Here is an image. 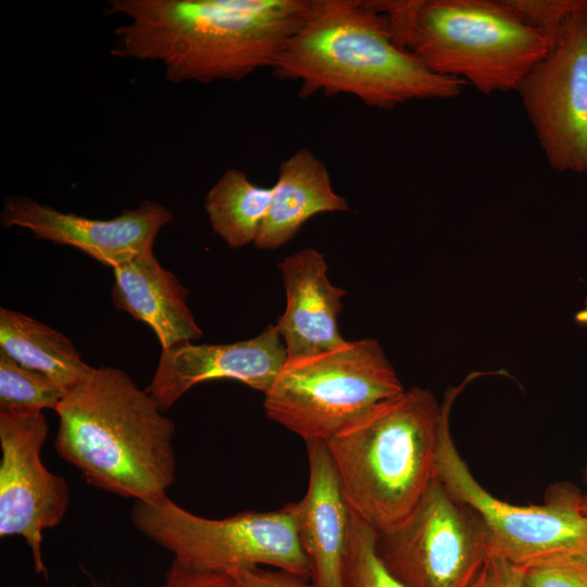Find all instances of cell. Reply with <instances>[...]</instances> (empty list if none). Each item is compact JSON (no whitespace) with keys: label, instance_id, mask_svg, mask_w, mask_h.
<instances>
[{"label":"cell","instance_id":"obj_24","mask_svg":"<svg viewBox=\"0 0 587 587\" xmlns=\"http://www.w3.org/2000/svg\"><path fill=\"white\" fill-rule=\"evenodd\" d=\"M162 587H237L233 575L190 565L174 558Z\"/></svg>","mask_w":587,"mask_h":587},{"label":"cell","instance_id":"obj_16","mask_svg":"<svg viewBox=\"0 0 587 587\" xmlns=\"http://www.w3.org/2000/svg\"><path fill=\"white\" fill-rule=\"evenodd\" d=\"M113 304L149 325L162 350L201 337L188 289L158 262L153 251L113 268Z\"/></svg>","mask_w":587,"mask_h":587},{"label":"cell","instance_id":"obj_27","mask_svg":"<svg viewBox=\"0 0 587 587\" xmlns=\"http://www.w3.org/2000/svg\"><path fill=\"white\" fill-rule=\"evenodd\" d=\"M472 587H485V569L476 579V582L473 584Z\"/></svg>","mask_w":587,"mask_h":587},{"label":"cell","instance_id":"obj_11","mask_svg":"<svg viewBox=\"0 0 587 587\" xmlns=\"http://www.w3.org/2000/svg\"><path fill=\"white\" fill-rule=\"evenodd\" d=\"M48 429L42 411L0 410V536L24 538L43 575L42 532L59 525L70 504L66 480L41 461Z\"/></svg>","mask_w":587,"mask_h":587},{"label":"cell","instance_id":"obj_17","mask_svg":"<svg viewBox=\"0 0 587 587\" xmlns=\"http://www.w3.org/2000/svg\"><path fill=\"white\" fill-rule=\"evenodd\" d=\"M349 209L347 200L334 190L325 164L310 149L301 148L278 167L267 213L254 246L262 250L278 249L311 217Z\"/></svg>","mask_w":587,"mask_h":587},{"label":"cell","instance_id":"obj_6","mask_svg":"<svg viewBox=\"0 0 587 587\" xmlns=\"http://www.w3.org/2000/svg\"><path fill=\"white\" fill-rule=\"evenodd\" d=\"M403 390L379 342L365 338L287 358L264 394V410L305 442L326 441L373 405Z\"/></svg>","mask_w":587,"mask_h":587},{"label":"cell","instance_id":"obj_2","mask_svg":"<svg viewBox=\"0 0 587 587\" xmlns=\"http://www.w3.org/2000/svg\"><path fill=\"white\" fill-rule=\"evenodd\" d=\"M272 68L299 82L301 98L346 93L382 110L450 100L466 85L432 73L400 49L370 0H310Z\"/></svg>","mask_w":587,"mask_h":587},{"label":"cell","instance_id":"obj_13","mask_svg":"<svg viewBox=\"0 0 587 587\" xmlns=\"http://www.w3.org/2000/svg\"><path fill=\"white\" fill-rule=\"evenodd\" d=\"M286 360L287 351L275 325L233 344L185 342L161 351L147 390L163 412L190 388L209 380H237L265 394Z\"/></svg>","mask_w":587,"mask_h":587},{"label":"cell","instance_id":"obj_1","mask_svg":"<svg viewBox=\"0 0 587 587\" xmlns=\"http://www.w3.org/2000/svg\"><path fill=\"white\" fill-rule=\"evenodd\" d=\"M310 0H110L128 22L116 58L160 62L172 83L240 80L273 67Z\"/></svg>","mask_w":587,"mask_h":587},{"label":"cell","instance_id":"obj_22","mask_svg":"<svg viewBox=\"0 0 587 587\" xmlns=\"http://www.w3.org/2000/svg\"><path fill=\"white\" fill-rule=\"evenodd\" d=\"M523 587H587V549L524 567Z\"/></svg>","mask_w":587,"mask_h":587},{"label":"cell","instance_id":"obj_23","mask_svg":"<svg viewBox=\"0 0 587 587\" xmlns=\"http://www.w3.org/2000/svg\"><path fill=\"white\" fill-rule=\"evenodd\" d=\"M533 28L549 42L560 26L574 13L587 8V0H505Z\"/></svg>","mask_w":587,"mask_h":587},{"label":"cell","instance_id":"obj_3","mask_svg":"<svg viewBox=\"0 0 587 587\" xmlns=\"http://www.w3.org/2000/svg\"><path fill=\"white\" fill-rule=\"evenodd\" d=\"M54 411L55 450L90 485L135 501L167 496L175 425L128 374L90 366Z\"/></svg>","mask_w":587,"mask_h":587},{"label":"cell","instance_id":"obj_25","mask_svg":"<svg viewBox=\"0 0 587 587\" xmlns=\"http://www.w3.org/2000/svg\"><path fill=\"white\" fill-rule=\"evenodd\" d=\"M233 576L237 587H314L310 580L289 572L261 566L245 569Z\"/></svg>","mask_w":587,"mask_h":587},{"label":"cell","instance_id":"obj_12","mask_svg":"<svg viewBox=\"0 0 587 587\" xmlns=\"http://www.w3.org/2000/svg\"><path fill=\"white\" fill-rule=\"evenodd\" d=\"M4 226L21 227L35 238L74 247L115 268L153 251L157 235L173 220L161 203L146 200L110 220L64 213L27 197H10L1 213Z\"/></svg>","mask_w":587,"mask_h":587},{"label":"cell","instance_id":"obj_5","mask_svg":"<svg viewBox=\"0 0 587 587\" xmlns=\"http://www.w3.org/2000/svg\"><path fill=\"white\" fill-rule=\"evenodd\" d=\"M395 43L432 73L484 95L515 91L549 39L505 0H370Z\"/></svg>","mask_w":587,"mask_h":587},{"label":"cell","instance_id":"obj_14","mask_svg":"<svg viewBox=\"0 0 587 587\" xmlns=\"http://www.w3.org/2000/svg\"><path fill=\"white\" fill-rule=\"evenodd\" d=\"M309 483L296 503L299 541L314 587H344L353 510L324 441H309Z\"/></svg>","mask_w":587,"mask_h":587},{"label":"cell","instance_id":"obj_21","mask_svg":"<svg viewBox=\"0 0 587 587\" xmlns=\"http://www.w3.org/2000/svg\"><path fill=\"white\" fill-rule=\"evenodd\" d=\"M344 587H404L378 554L376 529L354 512Z\"/></svg>","mask_w":587,"mask_h":587},{"label":"cell","instance_id":"obj_28","mask_svg":"<svg viewBox=\"0 0 587 587\" xmlns=\"http://www.w3.org/2000/svg\"><path fill=\"white\" fill-rule=\"evenodd\" d=\"M583 512L585 514V517L587 520V497L584 496V499H583Z\"/></svg>","mask_w":587,"mask_h":587},{"label":"cell","instance_id":"obj_18","mask_svg":"<svg viewBox=\"0 0 587 587\" xmlns=\"http://www.w3.org/2000/svg\"><path fill=\"white\" fill-rule=\"evenodd\" d=\"M0 351L20 365L46 375L65 392L90 369L62 333L5 308L0 309Z\"/></svg>","mask_w":587,"mask_h":587},{"label":"cell","instance_id":"obj_20","mask_svg":"<svg viewBox=\"0 0 587 587\" xmlns=\"http://www.w3.org/2000/svg\"><path fill=\"white\" fill-rule=\"evenodd\" d=\"M65 391L46 375L0 351V410H55Z\"/></svg>","mask_w":587,"mask_h":587},{"label":"cell","instance_id":"obj_26","mask_svg":"<svg viewBox=\"0 0 587 587\" xmlns=\"http://www.w3.org/2000/svg\"><path fill=\"white\" fill-rule=\"evenodd\" d=\"M524 567L490 558L485 567V587H523Z\"/></svg>","mask_w":587,"mask_h":587},{"label":"cell","instance_id":"obj_9","mask_svg":"<svg viewBox=\"0 0 587 587\" xmlns=\"http://www.w3.org/2000/svg\"><path fill=\"white\" fill-rule=\"evenodd\" d=\"M377 551L404 587H472L491 558L480 519L437 478L405 519L377 533Z\"/></svg>","mask_w":587,"mask_h":587},{"label":"cell","instance_id":"obj_10","mask_svg":"<svg viewBox=\"0 0 587 587\" xmlns=\"http://www.w3.org/2000/svg\"><path fill=\"white\" fill-rule=\"evenodd\" d=\"M515 91L550 167L587 173V8L560 26Z\"/></svg>","mask_w":587,"mask_h":587},{"label":"cell","instance_id":"obj_8","mask_svg":"<svg viewBox=\"0 0 587 587\" xmlns=\"http://www.w3.org/2000/svg\"><path fill=\"white\" fill-rule=\"evenodd\" d=\"M458 392L451 389L442 404L437 479L480 519L490 537L491 558L526 567L586 550L584 496L574 485L551 486L542 504L517 505L496 498L475 479L450 432V410Z\"/></svg>","mask_w":587,"mask_h":587},{"label":"cell","instance_id":"obj_4","mask_svg":"<svg viewBox=\"0 0 587 587\" xmlns=\"http://www.w3.org/2000/svg\"><path fill=\"white\" fill-rule=\"evenodd\" d=\"M441 421L432 391L412 387L324 441L353 512L377 533L405 519L437 478Z\"/></svg>","mask_w":587,"mask_h":587},{"label":"cell","instance_id":"obj_19","mask_svg":"<svg viewBox=\"0 0 587 587\" xmlns=\"http://www.w3.org/2000/svg\"><path fill=\"white\" fill-rule=\"evenodd\" d=\"M272 187L252 183L238 168H228L210 188L204 210L213 232L230 248L255 241L267 213Z\"/></svg>","mask_w":587,"mask_h":587},{"label":"cell","instance_id":"obj_15","mask_svg":"<svg viewBox=\"0 0 587 587\" xmlns=\"http://www.w3.org/2000/svg\"><path fill=\"white\" fill-rule=\"evenodd\" d=\"M278 268L286 290V308L275 327L287 358L333 350L347 340L338 328L341 298L346 291L334 286L324 255L308 247L287 255Z\"/></svg>","mask_w":587,"mask_h":587},{"label":"cell","instance_id":"obj_7","mask_svg":"<svg viewBox=\"0 0 587 587\" xmlns=\"http://www.w3.org/2000/svg\"><path fill=\"white\" fill-rule=\"evenodd\" d=\"M132 521L149 539L196 567L234 575L266 565L311 579L299 541L296 503L275 511L208 519L165 496L135 501Z\"/></svg>","mask_w":587,"mask_h":587}]
</instances>
